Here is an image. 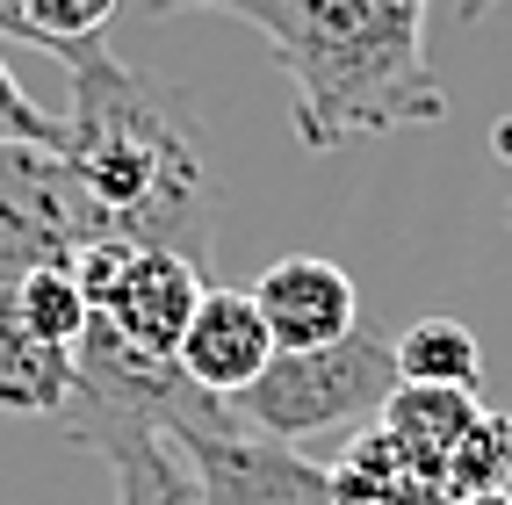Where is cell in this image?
Returning a JSON list of instances; mask_svg holds the SVG:
<instances>
[{
    "mask_svg": "<svg viewBox=\"0 0 512 505\" xmlns=\"http://www.w3.org/2000/svg\"><path fill=\"white\" fill-rule=\"evenodd\" d=\"M15 303H22V318L44 332L51 347L73 354L80 347V332H87V289L73 267H29V275L15 282Z\"/></svg>",
    "mask_w": 512,
    "mask_h": 505,
    "instance_id": "15",
    "label": "cell"
},
{
    "mask_svg": "<svg viewBox=\"0 0 512 505\" xmlns=\"http://www.w3.org/2000/svg\"><path fill=\"white\" fill-rule=\"evenodd\" d=\"M101 462L116 469V505H202L181 448L159 441V433H123V441L101 448Z\"/></svg>",
    "mask_w": 512,
    "mask_h": 505,
    "instance_id": "13",
    "label": "cell"
},
{
    "mask_svg": "<svg viewBox=\"0 0 512 505\" xmlns=\"http://www.w3.org/2000/svg\"><path fill=\"white\" fill-rule=\"evenodd\" d=\"M253 303H260L267 332H275V347H325V340H339V332L361 325L354 275L339 260H318V253L275 260L253 282Z\"/></svg>",
    "mask_w": 512,
    "mask_h": 505,
    "instance_id": "9",
    "label": "cell"
},
{
    "mask_svg": "<svg viewBox=\"0 0 512 505\" xmlns=\"http://www.w3.org/2000/svg\"><path fill=\"white\" fill-rule=\"evenodd\" d=\"M73 275L87 289V311H101L130 347H145L159 361H174L181 332L202 303V267L188 253H166V246H123V239H101L73 260Z\"/></svg>",
    "mask_w": 512,
    "mask_h": 505,
    "instance_id": "6",
    "label": "cell"
},
{
    "mask_svg": "<svg viewBox=\"0 0 512 505\" xmlns=\"http://www.w3.org/2000/svg\"><path fill=\"white\" fill-rule=\"evenodd\" d=\"M498 8V0H455V22H484Z\"/></svg>",
    "mask_w": 512,
    "mask_h": 505,
    "instance_id": "18",
    "label": "cell"
},
{
    "mask_svg": "<svg viewBox=\"0 0 512 505\" xmlns=\"http://www.w3.org/2000/svg\"><path fill=\"white\" fill-rule=\"evenodd\" d=\"M484 419V397L476 390H419V383H397L383 404V441L397 448V462L412 477L448 491V462L469 441V426Z\"/></svg>",
    "mask_w": 512,
    "mask_h": 505,
    "instance_id": "10",
    "label": "cell"
},
{
    "mask_svg": "<svg viewBox=\"0 0 512 505\" xmlns=\"http://www.w3.org/2000/svg\"><path fill=\"white\" fill-rule=\"evenodd\" d=\"M275 73L289 80L303 152L448 116V87L426 65V0H296L275 37Z\"/></svg>",
    "mask_w": 512,
    "mask_h": 505,
    "instance_id": "2",
    "label": "cell"
},
{
    "mask_svg": "<svg viewBox=\"0 0 512 505\" xmlns=\"http://www.w3.org/2000/svg\"><path fill=\"white\" fill-rule=\"evenodd\" d=\"M65 73H73V109H65L58 159L94 231L202 260L217 239V166L195 101L109 51L65 58Z\"/></svg>",
    "mask_w": 512,
    "mask_h": 505,
    "instance_id": "1",
    "label": "cell"
},
{
    "mask_svg": "<svg viewBox=\"0 0 512 505\" xmlns=\"http://www.w3.org/2000/svg\"><path fill=\"white\" fill-rule=\"evenodd\" d=\"M65 138V123L44 116L37 101L22 94V80L8 73V58H0V145H58Z\"/></svg>",
    "mask_w": 512,
    "mask_h": 505,
    "instance_id": "16",
    "label": "cell"
},
{
    "mask_svg": "<svg viewBox=\"0 0 512 505\" xmlns=\"http://www.w3.org/2000/svg\"><path fill=\"white\" fill-rule=\"evenodd\" d=\"M397 383V347L354 325L325 347H275V361L224 404L275 441H311V433H354L361 419H383Z\"/></svg>",
    "mask_w": 512,
    "mask_h": 505,
    "instance_id": "3",
    "label": "cell"
},
{
    "mask_svg": "<svg viewBox=\"0 0 512 505\" xmlns=\"http://www.w3.org/2000/svg\"><path fill=\"white\" fill-rule=\"evenodd\" d=\"M174 361H181V376L195 390H210V397H238V390H246L260 368L275 361V332H267L253 289H202Z\"/></svg>",
    "mask_w": 512,
    "mask_h": 505,
    "instance_id": "8",
    "label": "cell"
},
{
    "mask_svg": "<svg viewBox=\"0 0 512 505\" xmlns=\"http://www.w3.org/2000/svg\"><path fill=\"white\" fill-rule=\"evenodd\" d=\"M65 390H73V354L51 347L37 325L22 318L15 282L0 289V412L15 419H58Z\"/></svg>",
    "mask_w": 512,
    "mask_h": 505,
    "instance_id": "11",
    "label": "cell"
},
{
    "mask_svg": "<svg viewBox=\"0 0 512 505\" xmlns=\"http://www.w3.org/2000/svg\"><path fill=\"white\" fill-rule=\"evenodd\" d=\"M22 8V44L51 51V58H80L101 51L109 22L123 15V0H15Z\"/></svg>",
    "mask_w": 512,
    "mask_h": 505,
    "instance_id": "14",
    "label": "cell"
},
{
    "mask_svg": "<svg viewBox=\"0 0 512 505\" xmlns=\"http://www.w3.org/2000/svg\"><path fill=\"white\" fill-rule=\"evenodd\" d=\"M87 246H101V231L58 145H0V289L29 267H73Z\"/></svg>",
    "mask_w": 512,
    "mask_h": 505,
    "instance_id": "7",
    "label": "cell"
},
{
    "mask_svg": "<svg viewBox=\"0 0 512 505\" xmlns=\"http://www.w3.org/2000/svg\"><path fill=\"white\" fill-rule=\"evenodd\" d=\"M145 15H181V8H217V15H238V22H253L267 44L289 29V15H296V0H138Z\"/></svg>",
    "mask_w": 512,
    "mask_h": 505,
    "instance_id": "17",
    "label": "cell"
},
{
    "mask_svg": "<svg viewBox=\"0 0 512 505\" xmlns=\"http://www.w3.org/2000/svg\"><path fill=\"white\" fill-rule=\"evenodd\" d=\"M455 505H512V491H505V484H491V491H469V498H455Z\"/></svg>",
    "mask_w": 512,
    "mask_h": 505,
    "instance_id": "19",
    "label": "cell"
},
{
    "mask_svg": "<svg viewBox=\"0 0 512 505\" xmlns=\"http://www.w3.org/2000/svg\"><path fill=\"white\" fill-rule=\"evenodd\" d=\"M498 152H505V159H512V116H505V123H498Z\"/></svg>",
    "mask_w": 512,
    "mask_h": 505,
    "instance_id": "20",
    "label": "cell"
},
{
    "mask_svg": "<svg viewBox=\"0 0 512 505\" xmlns=\"http://www.w3.org/2000/svg\"><path fill=\"white\" fill-rule=\"evenodd\" d=\"M174 448L188 462L202 505H339L332 469H318L311 455H296L275 433L246 426L231 404H217L210 419L181 426Z\"/></svg>",
    "mask_w": 512,
    "mask_h": 505,
    "instance_id": "5",
    "label": "cell"
},
{
    "mask_svg": "<svg viewBox=\"0 0 512 505\" xmlns=\"http://www.w3.org/2000/svg\"><path fill=\"white\" fill-rule=\"evenodd\" d=\"M505 224H512V202H505Z\"/></svg>",
    "mask_w": 512,
    "mask_h": 505,
    "instance_id": "21",
    "label": "cell"
},
{
    "mask_svg": "<svg viewBox=\"0 0 512 505\" xmlns=\"http://www.w3.org/2000/svg\"><path fill=\"white\" fill-rule=\"evenodd\" d=\"M217 404L224 397L195 390L181 376V361H159L145 347H130L101 311H87V332H80V347H73V390H65V404H58L51 426L73 448L101 455L109 441H123V433H159V441H174L181 426L210 419Z\"/></svg>",
    "mask_w": 512,
    "mask_h": 505,
    "instance_id": "4",
    "label": "cell"
},
{
    "mask_svg": "<svg viewBox=\"0 0 512 505\" xmlns=\"http://www.w3.org/2000/svg\"><path fill=\"white\" fill-rule=\"evenodd\" d=\"M397 376L419 390H484V347L462 318H412L397 332Z\"/></svg>",
    "mask_w": 512,
    "mask_h": 505,
    "instance_id": "12",
    "label": "cell"
}]
</instances>
